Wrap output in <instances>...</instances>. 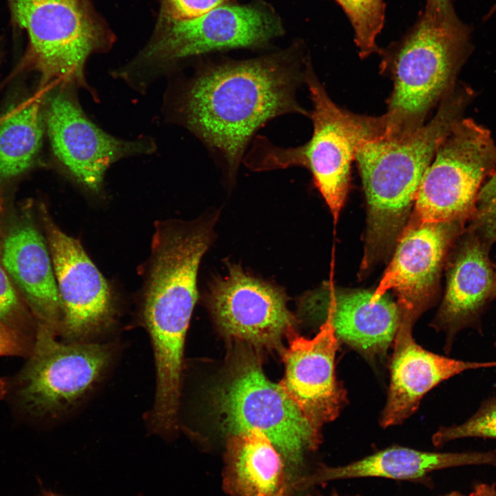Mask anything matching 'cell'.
Wrapping results in <instances>:
<instances>
[{"mask_svg": "<svg viewBox=\"0 0 496 496\" xmlns=\"http://www.w3.org/2000/svg\"><path fill=\"white\" fill-rule=\"evenodd\" d=\"M305 68L285 55L207 67L187 82L176 99L182 123L225 160L231 174L254 134L268 121L296 112Z\"/></svg>", "mask_w": 496, "mask_h": 496, "instance_id": "1", "label": "cell"}, {"mask_svg": "<svg viewBox=\"0 0 496 496\" xmlns=\"http://www.w3.org/2000/svg\"><path fill=\"white\" fill-rule=\"evenodd\" d=\"M472 95L468 88L455 85L427 123L408 134L369 140L358 149L355 161L368 205L363 267L400 236L425 171L439 145L463 118Z\"/></svg>", "mask_w": 496, "mask_h": 496, "instance_id": "2", "label": "cell"}, {"mask_svg": "<svg viewBox=\"0 0 496 496\" xmlns=\"http://www.w3.org/2000/svg\"><path fill=\"white\" fill-rule=\"evenodd\" d=\"M470 30L456 17L424 10L413 27L396 43L381 51L382 72L393 88L387 100L391 135L412 132L455 85L469 50Z\"/></svg>", "mask_w": 496, "mask_h": 496, "instance_id": "3", "label": "cell"}, {"mask_svg": "<svg viewBox=\"0 0 496 496\" xmlns=\"http://www.w3.org/2000/svg\"><path fill=\"white\" fill-rule=\"evenodd\" d=\"M304 83L313 104L309 116L313 130L309 141L285 148L260 137L244 161L254 171L306 167L336 223L349 191L351 167L358 149L365 142L387 134L389 121L386 114L361 115L340 107L329 97L309 62Z\"/></svg>", "mask_w": 496, "mask_h": 496, "instance_id": "4", "label": "cell"}, {"mask_svg": "<svg viewBox=\"0 0 496 496\" xmlns=\"http://www.w3.org/2000/svg\"><path fill=\"white\" fill-rule=\"evenodd\" d=\"M11 20L25 31L23 64L39 72L41 85L89 88V56L105 52L116 37L93 0H6Z\"/></svg>", "mask_w": 496, "mask_h": 496, "instance_id": "5", "label": "cell"}, {"mask_svg": "<svg viewBox=\"0 0 496 496\" xmlns=\"http://www.w3.org/2000/svg\"><path fill=\"white\" fill-rule=\"evenodd\" d=\"M214 403L228 435L261 431L278 451L292 477L321 442L320 428L309 421L280 384L267 378L254 358L236 362L215 392Z\"/></svg>", "mask_w": 496, "mask_h": 496, "instance_id": "6", "label": "cell"}, {"mask_svg": "<svg viewBox=\"0 0 496 496\" xmlns=\"http://www.w3.org/2000/svg\"><path fill=\"white\" fill-rule=\"evenodd\" d=\"M281 33L280 22L258 6L223 5L190 19L158 16L147 43L117 76L143 89L183 59L207 52L256 46Z\"/></svg>", "mask_w": 496, "mask_h": 496, "instance_id": "7", "label": "cell"}, {"mask_svg": "<svg viewBox=\"0 0 496 496\" xmlns=\"http://www.w3.org/2000/svg\"><path fill=\"white\" fill-rule=\"evenodd\" d=\"M57 336L38 326L27 361L10 383L17 409L32 420L70 411L97 386L114 360L110 343L68 342Z\"/></svg>", "mask_w": 496, "mask_h": 496, "instance_id": "8", "label": "cell"}, {"mask_svg": "<svg viewBox=\"0 0 496 496\" xmlns=\"http://www.w3.org/2000/svg\"><path fill=\"white\" fill-rule=\"evenodd\" d=\"M496 171V143L490 132L462 118L437 149L425 171L415 203L420 223L471 221L478 194Z\"/></svg>", "mask_w": 496, "mask_h": 496, "instance_id": "9", "label": "cell"}, {"mask_svg": "<svg viewBox=\"0 0 496 496\" xmlns=\"http://www.w3.org/2000/svg\"><path fill=\"white\" fill-rule=\"evenodd\" d=\"M211 238L207 223H156L142 292L144 327L188 329L198 298V267Z\"/></svg>", "mask_w": 496, "mask_h": 496, "instance_id": "10", "label": "cell"}, {"mask_svg": "<svg viewBox=\"0 0 496 496\" xmlns=\"http://www.w3.org/2000/svg\"><path fill=\"white\" fill-rule=\"evenodd\" d=\"M59 87L50 96L44 95V124L55 158L85 189L98 193L112 163L155 149L154 143L149 138L127 141L107 134L84 113L77 99L76 87L65 84Z\"/></svg>", "mask_w": 496, "mask_h": 496, "instance_id": "11", "label": "cell"}, {"mask_svg": "<svg viewBox=\"0 0 496 496\" xmlns=\"http://www.w3.org/2000/svg\"><path fill=\"white\" fill-rule=\"evenodd\" d=\"M43 209L46 241L61 302L59 335L68 342H92L116 320L112 287L79 240L63 232Z\"/></svg>", "mask_w": 496, "mask_h": 496, "instance_id": "12", "label": "cell"}, {"mask_svg": "<svg viewBox=\"0 0 496 496\" xmlns=\"http://www.w3.org/2000/svg\"><path fill=\"white\" fill-rule=\"evenodd\" d=\"M207 299L217 325L227 336L271 348L295 332L296 319L287 308L285 292L236 265L212 282Z\"/></svg>", "mask_w": 496, "mask_h": 496, "instance_id": "13", "label": "cell"}, {"mask_svg": "<svg viewBox=\"0 0 496 496\" xmlns=\"http://www.w3.org/2000/svg\"><path fill=\"white\" fill-rule=\"evenodd\" d=\"M465 223H420L411 220L402 231L394 256L371 300L390 290L398 297L397 331H412L414 322L431 298L444 259Z\"/></svg>", "mask_w": 496, "mask_h": 496, "instance_id": "14", "label": "cell"}, {"mask_svg": "<svg viewBox=\"0 0 496 496\" xmlns=\"http://www.w3.org/2000/svg\"><path fill=\"white\" fill-rule=\"evenodd\" d=\"M338 338L326 318L320 331L308 339L295 332L284 352L285 374L280 385L304 416L320 429L335 420L345 401V391L337 381L335 356Z\"/></svg>", "mask_w": 496, "mask_h": 496, "instance_id": "15", "label": "cell"}, {"mask_svg": "<svg viewBox=\"0 0 496 496\" xmlns=\"http://www.w3.org/2000/svg\"><path fill=\"white\" fill-rule=\"evenodd\" d=\"M372 296L371 291H339L325 285L306 293L299 309L310 320L329 318L338 338L368 355H380L394 341L400 313L386 294L375 301Z\"/></svg>", "mask_w": 496, "mask_h": 496, "instance_id": "16", "label": "cell"}, {"mask_svg": "<svg viewBox=\"0 0 496 496\" xmlns=\"http://www.w3.org/2000/svg\"><path fill=\"white\" fill-rule=\"evenodd\" d=\"M1 262L37 327L59 335L61 302L48 245L41 234L30 223L13 229L3 241Z\"/></svg>", "mask_w": 496, "mask_h": 496, "instance_id": "17", "label": "cell"}, {"mask_svg": "<svg viewBox=\"0 0 496 496\" xmlns=\"http://www.w3.org/2000/svg\"><path fill=\"white\" fill-rule=\"evenodd\" d=\"M393 342L390 385L380 421L385 428L404 422L442 381L466 370L496 366V362H465L433 353L417 344L412 333H397Z\"/></svg>", "mask_w": 496, "mask_h": 496, "instance_id": "18", "label": "cell"}, {"mask_svg": "<svg viewBox=\"0 0 496 496\" xmlns=\"http://www.w3.org/2000/svg\"><path fill=\"white\" fill-rule=\"evenodd\" d=\"M461 236L449 264L445 295L435 322L447 333L448 342L459 330L474 324L493 298L491 245L469 228Z\"/></svg>", "mask_w": 496, "mask_h": 496, "instance_id": "19", "label": "cell"}, {"mask_svg": "<svg viewBox=\"0 0 496 496\" xmlns=\"http://www.w3.org/2000/svg\"><path fill=\"white\" fill-rule=\"evenodd\" d=\"M473 464L496 465V451L434 453L397 446L344 466L320 467L302 478L297 486L304 488L329 481L360 477L424 482L434 471Z\"/></svg>", "mask_w": 496, "mask_h": 496, "instance_id": "20", "label": "cell"}, {"mask_svg": "<svg viewBox=\"0 0 496 496\" xmlns=\"http://www.w3.org/2000/svg\"><path fill=\"white\" fill-rule=\"evenodd\" d=\"M286 468L269 439L258 430L229 435L223 487L229 496L285 494Z\"/></svg>", "mask_w": 496, "mask_h": 496, "instance_id": "21", "label": "cell"}, {"mask_svg": "<svg viewBox=\"0 0 496 496\" xmlns=\"http://www.w3.org/2000/svg\"><path fill=\"white\" fill-rule=\"evenodd\" d=\"M46 87L13 108L0 123V178L17 176L27 169L41 145L43 122L42 103Z\"/></svg>", "mask_w": 496, "mask_h": 496, "instance_id": "22", "label": "cell"}, {"mask_svg": "<svg viewBox=\"0 0 496 496\" xmlns=\"http://www.w3.org/2000/svg\"><path fill=\"white\" fill-rule=\"evenodd\" d=\"M340 6L353 28L360 56L379 52L375 40L384 23L383 0H342Z\"/></svg>", "mask_w": 496, "mask_h": 496, "instance_id": "23", "label": "cell"}, {"mask_svg": "<svg viewBox=\"0 0 496 496\" xmlns=\"http://www.w3.org/2000/svg\"><path fill=\"white\" fill-rule=\"evenodd\" d=\"M0 321L34 342L36 320L3 265H0Z\"/></svg>", "mask_w": 496, "mask_h": 496, "instance_id": "24", "label": "cell"}, {"mask_svg": "<svg viewBox=\"0 0 496 496\" xmlns=\"http://www.w3.org/2000/svg\"><path fill=\"white\" fill-rule=\"evenodd\" d=\"M464 437L496 439V398L486 401L479 410L460 425L442 427L433 436L435 446Z\"/></svg>", "mask_w": 496, "mask_h": 496, "instance_id": "25", "label": "cell"}, {"mask_svg": "<svg viewBox=\"0 0 496 496\" xmlns=\"http://www.w3.org/2000/svg\"><path fill=\"white\" fill-rule=\"evenodd\" d=\"M470 222L468 228L490 245L496 241V171L481 187Z\"/></svg>", "mask_w": 496, "mask_h": 496, "instance_id": "26", "label": "cell"}, {"mask_svg": "<svg viewBox=\"0 0 496 496\" xmlns=\"http://www.w3.org/2000/svg\"><path fill=\"white\" fill-rule=\"evenodd\" d=\"M230 0H160L158 16L178 20L201 16Z\"/></svg>", "mask_w": 496, "mask_h": 496, "instance_id": "27", "label": "cell"}, {"mask_svg": "<svg viewBox=\"0 0 496 496\" xmlns=\"http://www.w3.org/2000/svg\"><path fill=\"white\" fill-rule=\"evenodd\" d=\"M33 342L0 321V356L27 358Z\"/></svg>", "mask_w": 496, "mask_h": 496, "instance_id": "28", "label": "cell"}, {"mask_svg": "<svg viewBox=\"0 0 496 496\" xmlns=\"http://www.w3.org/2000/svg\"><path fill=\"white\" fill-rule=\"evenodd\" d=\"M425 10L443 17L456 16L451 0H426Z\"/></svg>", "mask_w": 496, "mask_h": 496, "instance_id": "29", "label": "cell"}, {"mask_svg": "<svg viewBox=\"0 0 496 496\" xmlns=\"http://www.w3.org/2000/svg\"><path fill=\"white\" fill-rule=\"evenodd\" d=\"M471 496H496L495 486L483 483L475 484Z\"/></svg>", "mask_w": 496, "mask_h": 496, "instance_id": "30", "label": "cell"}, {"mask_svg": "<svg viewBox=\"0 0 496 496\" xmlns=\"http://www.w3.org/2000/svg\"><path fill=\"white\" fill-rule=\"evenodd\" d=\"M10 382L5 378H0V400L8 395Z\"/></svg>", "mask_w": 496, "mask_h": 496, "instance_id": "31", "label": "cell"}, {"mask_svg": "<svg viewBox=\"0 0 496 496\" xmlns=\"http://www.w3.org/2000/svg\"><path fill=\"white\" fill-rule=\"evenodd\" d=\"M41 496H63L50 490H43Z\"/></svg>", "mask_w": 496, "mask_h": 496, "instance_id": "32", "label": "cell"}, {"mask_svg": "<svg viewBox=\"0 0 496 496\" xmlns=\"http://www.w3.org/2000/svg\"><path fill=\"white\" fill-rule=\"evenodd\" d=\"M494 270H495V280H494V286H493V297L496 298V265L494 264Z\"/></svg>", "mask_w": 496, "mask_h": 496, "instance_id": "33", "label": "cell"}, {"mask_svg": "<svg viewBox=\"0 0 496 496\" xmlns=\"http://www.w3.org/2000/svg\"><path fill=\"white\" fill-rule=\"evenodd\" d=\"M440 496H466V495H463L462 493H461L458 491H453L449 493L445 494L444 495H440Z\"/></svg>", "mask_w": 496, "mask_h": 496, "instance_id": "34", "label": "cell"}, {"mask_svg": "<svg viewBox=\"0 0 496 496\" xmlns=\"http://www.w3.org/2000/svg\"><path fill=\"white\" fill-rule=\"evenodd\" d=\"M12 110L11 109L8 112L4 114L3 115L0 116V123H1L4 120H6L11 114H12Z\"/></svg>", "mask_w": 496, "mask_h": 496, "instance_id": "35", "label": "cell"}, {"mask_svg": "<svg viewBox=\"0 0 496 496\" xmlns=\"http://www.w3.org/2000/svg\"><path fill=\"white\" fill-rule=\"evenodd\" d=\"M318 496H323V495H318ZM328 496H340V495L336 490H333L331 492V493Z\"/></svg>", "mask_w": 496, "mask_h": 496, "instance_id": "36", "label": "cell"}, {"mask_svg": "<svg viewBox=\"0 0 496 496\" xmlns=\"http://www.w3.org/2000/svg\"><path fill=\"white\" fill-rule=\"evenodd\" d=\"M335 1H336L339 5H340V4H341V2H342V0H335Z\"/></svg>", "mask_w": 496, "mask_h": 496, "instance_id": "37", "label": "cell"}, {"mask_svg": "<svg viewBox=\"0 0 496 496\" xmlns=\"http://www.w3.org/2000/svg\"><path fill=\"white\" fill-rule=\"evenodd\" d=\"M278 496H285V494H281V495H278Z\"/></svg>", "mask_w": 496, "mask_h": 496, "instance_id": "38", "label": "cell"}, {"mask_svg": "<svg viewBox=\"0 0 496 496\" xmlns=\"http://www.w3.org/2000/svg\"><path fill=\"white\" fill-rule=\"evenodd\" d=\"M1 203H0V212H1Z\"/></svg>", "mask_w": 496, "mask_h": 496, "instance_id": "39", "label": "cell"}]
</instances>
